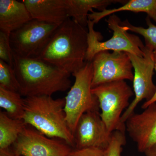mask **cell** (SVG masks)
Segmentation results:
<instances>
[{
  "label": "cell",
  "mask_w": 156,
  "mask_h": 156,
  "mask_svg": "<svg viewBox=\"0 0 156 156\" xmlns=\"http://www.w3.org/2000/svg\"><path fill=\"white\" fill-rule=\"evenodd\" d=\"M88 31L69 17L58 27L37 58L72 75L86 62Z\"/></svg>",
  "instance_id": "6da1fadb"
},
{
  "label": "cell",
  "mask_w": 156,
  "mask_h": 156,
  "mask_svg": "<svg viewBox=\"0 0 156 156\" xmlns=\"http://www.w3.org/2000/svg\"><path fill=\"white\" fill-rule=\"evenodd\" d=\"M13 57V68L22 96H52L72 87L71 75L56 66L37 58H23L14 53Z\"/></svg>",
  "instance_id": "7a4b0ae2"
},
{
  "label": "cell",
  "mask_w": 156,
  "mask_h": 156,
  "mask_svg": "<svg viewBox=\"0 0 156 156\" xmlns=\"http://www.w3.org/2000/svg\"><path fill=\"white\" fill-rule=\"evenodd\" d=\"M24 123L50 138L62 140L75 147L74 136L66 121L65 98L47 95L25 97Z\"/></svg>",
  "instance_id": "3957f363"
},
{
  "label": "cell",
  "mask_w": 156,
  "mask_h": 156,
  "mask_svg": "<svg viewBox=\"0 0 156 156\" xmlns=\"http://www.w3.org/2000/svg\"><path fill=\"white\" fill-rule=\"evenodd\" d=\"M108 28L113 31V36L105 41L101 42L103 36L94 29L95 23L88 21V48L86 62H92L97 53L101 51H121L143 57L145 45L140 38L134 34H129L126 27L121 24V20L115 14L110 15L106 20Z\"/></svg>",
  "instance_id": "277c9868"
},
{
  "label": "cell",
  "mask_w": 156,
  "mask_h": 156,
  "mask_svg": "<svg viewBox=\"0 0 156 156\" xmlns=\"http://www.w3.org/2000/svg\"><path fill=\"white\" fill-rule=\"evenodd\" d=\"M93 72L92 62H86L82 68L73 74L75 78L74 83L65 98L66 121L73 135L84 114L100 109L97 98L92 91Z\"/></svg>",
  "instance_id": "5b68a950"
},
{
  "label": "cell",
  "mask_w": 156,
  "mask_h": 156,
  "mask_svg": "<svg viewBox=\"0 0 156 156\" xmlns=\"http://www.w3.org/2000/svg\"><path fill=\"white\" fill-rule=\"evenodd\" d=\"M97 98L100 116L111 133L126 132V125L121 122L123 113L130 105L129 99L134 92L125 80L114 81L92 88Z\"/></svg>",
  "instance_id": "8992f818"
},
{
  "label": "cell",
  "mask_w": 156,
  "mask_h": 156,
  "mask_svg": "<svg viewBox=\"0 0 156 156\" xmlns=\"http://www.w3.org/2000/svg\"><path fill=\"white\" fill-rule=\"evenodd\" d=\"M59 26L32 19L10 34L13 53L23 58H38Z\"/></svg>",
  "instance_id": "52a82bcc"
},
{
  "label": "cell",
  "mask_w": 156,
  "mask_h": 156,
  "mask_svg": "<svg viewBox=\"0 0 156 156\" xmlns=\"http://www.w3.org/2000/svg\"><path fill=\"white\" fill-rule=\"evenodd\" d=\"M144 55L140 57L128 53L134 69L133 88L135 95L134 100L123 113L121 122L126 125V120L134 113L137 105L144 99L151 100L154 95L156 86L153 81L154 70V51L145 46Z\"/></svg>",
  "instance_id": "ba28073f"
},
{
  "label": "cell",
  "mask_w": 156,
  "mask_h": 156,
  "mask_svg": "<svg viewBox=\"0 0 156 156\" xmlns=\"http://www.w3.org/2000/svg\"><path fill=\"white\" fill-rule=\"evenodd\" d=\"M92 63V88L114 81L133 80V66L126 52L101 51L94 56Z\"/></svg>",
  "instance_id": "9c48e42d"
},
{
  "label": "cell",
  "mask_w": 156,
  "mask_h": 156,
  "mask_svg": "<svg viewBox=\"0 0 156 156\" xmlns=\"http://www.w3.org/2000/svg\"><path fill=\"white\" fill-rule=\"evenodd\" d=\"M13 145L21 156H67L72 150L62 140L50 138L27 125Z\"/></svg>",
  "instance_id": "30bf717a"
},
{
  "label": "cell",
  "mask_w": 156,
  "mask_h": 156,
  "mask_svg": "<svg viewBox=\"0 0 156 156\" xmlns=\"http://www.w3.org/2000/svg\"><path fill=\"white\" fill-rule=\"evenodd\" d=\"M112 133L102 121L99 111L87 112L80 118L74 133L75 147L105 149L110 142Z\"/></svg>",
  "instance_id": "8fae6325"
},
{
  "label": "cell",
  "mask_w": 156,
  "mask_h": 156,
  "mask_svg": "<svg viewBox=\"0 0 156 156\" xmlns=\"http://www.w3.org/2000/svg\"><path fill=\"white\" fill-rule=\"evenodd\" d=\"M125 124L126 131L136 143L138 151L144 153L156 144V102L140 113H134Z\"/></svg>",
  "instance_id": "7c38bea8"
},
{
  "label": "cell",
  "mask_w": 156,
  "mask_h": 156,
  "mask_svg": "<svg viewBox=\"0 0 156 156\" xmlns=\"http://www.w3.org/2000/svg\"><path fill=\"white\" fill-rule=\"evenodd\" d=\"M32 19L60 25L69 18L64 0H23Z\"/></svg>",
  "instance_id": "4fadbf2b"
},
{
  "label": "cell",
  "mask_w": 156,
  "mask_h": 156,
  "mask_svg": "<svg viewBox=\"0 0 156 156\" xmlns=\"http://www.w3.org/2000/svg\"><path fill=\"white\" fill-rule=\"evenodd\" d=\"M32 19L25 4L16 0H0V31L10 34Z\"/></svg>",
  "instance_id": "5bb4252c"
},
{
  "label": "cell",
  "mask_w": 156,
  "mask_h": 156,
  "mask_svg": "<svg viewBox=\"0 0 156 156\" xmlns=\"http://www.w3.org/2000/svg\"><path fill=\"white\" fill-rule=\"evenodd\" d=\"M128 1L123 0H64L68 16L84 27L88 25L89 12L97 9L100 12L106 10L113 4L124 5Z\"/></svg>",
  "instance_id": "9a60e30c"
},
{
  "label": "cell",
  "mask_w": 156,
  "mask_h": 156,
  "mask_svg": "<svg viewBox=\"0 0 156 156\" xmlns=\"http://www.w3.org/2000/svg\"><path fill=\"white\" fill-rule=\"evenodd\" d=\"M129 11L134 13L143 12L156 22V0H130L117 9H106L101 12L93 11L88 15V19L95 24L106 16L117 12Z\"/></svg>",
  "instance_id": "2e32d148"
},
{
  "label": "cell",
  "mask_w": 156,
  "mask_h": 156,
  "mask_svg": "<svg viewBox=\"0 0 156 156\" xmlns=\"http://www.w3.org/2000/svg\"><path fill=\"white\" fill-rule=\"evenodd\" d=\"M27 126L23 120L12 119L6 112H0V149L13 145Z\"/></svg>",
  "instance_id": "e0dca14e"
},
{
  "label": "cell",
  "mask_w": 156,
  "mask_h": 156,
  "mask_svg": "<svg viewBox=\"0 0 156 156\" xmlns=\"http://www.w3.org/2000/svg\"><path fill=\"white\" fill-rule=\"evenodd\" d=\"M18 92H12L0 87V107L9 117L22 120L24 114V99Z\"/></svg>",
  "instance_id": "ac0fdd59"
},
{
  "label": "cell",
  "mask_w": 156,
  "mask_h": 156,
  "mask_svg": "<svg viewBox=\"0 0 156 156\" xmlns=\"http://www.w3.org/2000/svg\"><path fill=\"white\" fill-rule=\"evenodd\" d=\"M147 28L142 27L135 26L131 24L128 20L121 21V24L126 27L128 31L136 33L142 36L145 40V46L151 48L154 51H156V26L152 23L148 16L146 18Z\"/></svg>",
  "instance_id": "d6986e66"
},
{
  "label": "cell",
  "mask_w": 156,
  "mask_h": 156,
  "mask_svg": "<svg viewBox=\"0 0 156 156\" xmlns=\"http://www.w3.org/2000/svg\"><path fill=\"white\" fill-rule=\"evenodd\" d=\"M0 87L19 93L20 86L13 67L0 59Z\"/></svg>",
  "instance_id": "ffe728a7"
},
{
  "label": "cell",
  "mask_w": 156,
  "mask_h": 156,
  "mask_svg": "<svg viewBox=\"0 0 156 156\" xmlns=\"http://www.w3.org/2000/svg\"><path fill=\"white\" fill-rule=\"evenodd\" d=\"M126 143L125 132L116 131L112 132L108 145L104 150L105 156H122L123 146Z\"/></svg>",
  "instance_id": "44dd1931"
},
{
  "label": "cell",
  "mask_w": 156,
  "mask_h": 156,
  "mask_svg": "<svg viewBox=\"0 0 156 156\" xmlns=\"http://www.w3.org/2000/svg\"><path fill=\"white\" fill-rule=\"evenodd\" d=\"M0 59L13 67L14 57L10 41V34L0 31Z\"/></svg>",
  "instance_id": "7402d4cb"
},
{
  "label": "cell",
  "mask_w": 156,
  "mask_h": 156,
  "mask_svg": "<svg viewBox=\"0 0 156 156\" xmlns=\"http://www.w3.org/2000/svg\"><path fill=\"white\" fill-rule=\"evenodd\" d=\"M67 156H105L104 150L89 147L72 150Z\"/></svg>",
  "instance_id": "603a6c76"
},
{
  "label": "cell",
  "mask_w": 156,
  "mask_h": 156,
  "mask_svg": "<svg viewBox=\"0 0 156 156\" xmlns=\"http://www.w3.org/2000/svg\"><path fill=\"white\" fill-rule=\"evenodd\" d=\"M154 70H155L156 72V51H154ZM156 91L154 95L152 98L148 101H145L144 103L141 106V108L144 109L147 108L149 105L152 104L156 103Z\"/></svg>",
  "instance_id": "cb8c5ba5"
},
{
  "label": "cell",
  "mask_w": 156,
  "mask_h": 156,
  "mask_svg": "<svg viewBox=\"0 0 156 156\" xmlns=\"http://www.w3.org/2000/svg\"><path fill=\"white\" fill-rule=\"evenodd\" d=\"M0 156H21L17 154L14 149L10 147L0 149Z\"/></svg>",
  "instance_id": "d4e9b609"
},
{
  "label": "cell",
  "mask_w": 156,
  "mask_h": 156,
  "mask_svg": "<svg viewBox=\"0 0 156 156\" xmlns=\"http://www.w3.org/2000/svg\"><path fill=\"white\" fill-rule=\"evenodd\" d=\"M144 153L146 156H156V144L146 150Z\"/></svg>",
  "instance_id": "484cf974"
}]
</instances>
